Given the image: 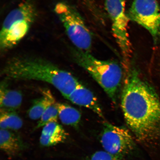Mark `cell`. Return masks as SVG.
Listing matches in <instances>:
<instances>
[{"mask_svg":"<svg viewBox=\"0 0 160 160\" xmlns=\"http://www.w3.org/2000/svg\"><path fill=\"white\" fill-rule=\"evenodd\" d=\"M121 96L126 123L142 141L160 142V98L133 67L127 68Z\"/></svg>","mask_w":160,"mask_h":160,"instance_id":"obj_1","label":"cell"},{"mask_svg":"<svg viewBox=\"0 0 160 160\" xmlns=\"http://www.w3.org/2000/svg\"><path fill=\"white\" fill-rule=\"evenodd\" d=\"M1 75L6 79L34 80L49 83L67 99L80 83L70 72L38 57H13L3 66Z\"/></svg>","mask_w":160,"mask_h":160,"instance_id":"obj_2","label":"cell"},{"mask_svg":"<svg viewBox=\"0 0 160 160\" xmlns=\"http://www.w3.org/2000/svg\"><path fill=\"white\" fill-rule=\"evenodd\" d=\"M72 58L87 71L101 86L114 103L117 102L123 71L121 66L113 60L97 59L89 52L71 48Z\"/></svg>","mask_w":160,"mask_h":160,"instance_id":"obj_3","label":"cell"},{"mask_svg":"<svg viewBox=\"0 0 160 160\" xmlns=\"http://www.w3.org/2000/svg\"><path fill=\"white\" fill-rule=\"evenodd\" d=\"M37 17L32 2L26 1L10 12L4 20L0 32V50L9 51L23 39L34 23Z\"/></svg>","mask_w":160,"mask_h":160,"instance_id":"obj_4","label":"cell"},{"mask_svg":"<svg viewBox=\"0 0 160 160\" xmlns=\"http://www.w3.org/2000/svg\"><path fill=\"white\" fill-rule=\"evenodd\" d=\"M54 11L74 47L90 52L93 44L92 33L77 9L68 3L61 2L55 5Z\"/></svg>","mask_w":160,"mask_h":160,"instance_id":"obj_5","label":"cell"},{"mask_svg":"<svg viewBox=\"0 0 160 160\" xmlns=\"http://www.w3.org/2000/svg\"><path fill=\"white\" fill-rule=\"evenodd\" d=\"M105 9L111 19L112 30L123 58L128 65L132 50L128 25L130 20L125 10L124 0H105Z\"/></svg>","mask_w":160,"mask_h":160,"instance_id":"obj_6","label":"cell"},{"mask_svg":"<svg viewBox=\"0 0 160 160\" xmlns=\"http://www.w3.org/2000/svg\"><path fill=\"white\" fill-rule=\"evenodd\" d=\"M127 15L130 21L148 31L155 43L160 40V7L157 0H133Z\"/></svg>","mask_w":160,"mask_h":160,"instance_id":"obj_7","label":"cell"},{"mask_svg":"<svg viewBox=\"0 0 160 160\" xmlns=\"http://www.w3.org/2000/svg\"><path fill=\"white\" fill-rule=\"evenodd\" d=\"M100 139L104 150L121 158L129 153L135 145L128 130L108 122L104 124Z\"/></svg>","mask_w":160,"mask_h":160,"instance_id":"obj_8","label":"cell"},{"mask_svg":"<svg viewBox=\"0 0 160 160\" xmlns=\"http://www.w3.org/2000/svg\"><path fill=\"white\" fill-rule=\"evenodd\" d=\"M76 105L92 110L96 114L103 118L102 110L93 93L80 83L69 96L68 99Z\"/></svg>","mask_w":160,"mask_h":160,"instance_id":"obj_9","label":"cell"},{"mask_svg":"<svg viewBox=\"0 0 160 160\" xmlns=\"http://www.w3.org/2000/svg\"><path fill=\"white\" fill-rule=\"evenodd\" d=\"M67 137V134L62 127L57 122H52L43 127L40 143L43 147H52L63 142Z\"/></svg>","mask_w":160,"mask_h":160,"instance_id":"obj_10","label":"cell"},{"mask_svg":"<svg viewBox=\"0 0 160 160\" xmlns=\"http://www.w3.org/2000/svg\"><path fill=\"white\" fill-rule=\"evenodd\" d=\"M22 98L21 92L8 88L6 82H3L1 83L0 88L1 110L15 111L21 107Z\"/></svg>","mask_w":160,"mask_h":160,"instance_id":"obj_11","label":"cell"},{"mask_svg":"<svg viewBox=\"0 0 160 160\" xmlns=\"http://www.w3.org/2000/svg\"><path fill=\"white\" fill-rule=\"evenodd\" d=\"M0 131L1 149L10 157L18 154L23 148L21 140L9 130L1 129Z\"/></svg>","mask_w":160,"mask_h":160,"instance_id":"obj_12","label":"cell"},{"mask_svg":"<svg viewBox=\"0 0 160 160\" xmlns=\"http://www.w3.org/2000/svg\"><path fill=\"white\" fill-rule=\"evenodd\" d=\"M42 96L36 99L28 111V115L31 119H39L47 108L55 101L50 90L44 89Z\"/></svg>","mask_w":160,"mask_h":160,"instance_id":"obj_13","label":"cell"},{"mask_svg":"<svg viewBox=\"0 0 160 160\" xmlns=\"http://www.w3.org/2000/svg\"><path fill=\"white\" fill-rule=\"evenodd\" d=\"M57 105L58 117L62 123L73 127L78 125L81 117L79 111L65 103H57Z\"/></svg>","mask_w":160,"mask_h":160,"instance_id":"obj_14","label":"cell"},{"mask_svg":"<svg viewBox=\"0 0 160 160\" xmlns=\"http://www.w3.org/2000/svg\"><path fill=\"white\" fill-rule=\"evenodd\" d=\"M0 127L1 129L18 130L23 125V121L15 111L1 110Z\"/></svg>","mask_w":160,"mask_h":160,"instance_id":"obj_15","label":"cell"},{"mask_svg":"<svg viewBox=\"0 0 160 160\" xmlns=\"http://www.w3.org/2000/svg\"><path fill=\"white\" fill-rule=\"evenodd\" d=\"M57 103L56 101L53 102L47 108L40 118L36 128L43 127L52 122H57L59 117Z\"/></svg>","mask_w":160,"mask_h":160,"instance_id":"obj_16","label":"cell"},{"mask_svg":"<svg viewBox=\"0 0 160 160\" xmlns=\"http://www.w3.org/2000/svg\"><path fill=\"white\" fill-rule=\"evenodd\" d=\"M121 158L112 154L105 150L95 152L89 160H121Z\"/></svg>","mask_w":160,"mask_h":160,"instance_id":"obj_17","label":"cell"}]
</instances>
